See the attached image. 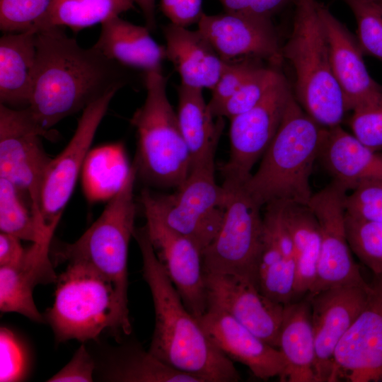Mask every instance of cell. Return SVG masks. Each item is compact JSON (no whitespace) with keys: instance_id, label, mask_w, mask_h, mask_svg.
<instances>
[{"instance_id":"6da1fadb","label":"cell","mask_w":382,"mask_h":382,"mask_svg":"<svg viewBox=\"0 0 382 382\" xmlns=\"http://www.w3.org/2000/svg\"><path fill=\"white\" fill-rule=\"evenodd\" d=\"M62 28L35 33L36 66L27 108L47 130L128 82L124 66L93 47H81Z\"/></svg>"},{"instance_id":"7a4b0ae2","label":"cell","mask_w":382,"mask_h":382,"mask_svg":"<svg viewBox=\"0 0 382 382\" xmlns=\"http://www.w3.org/2000/svg\"><path fill=\"white\" fill-rule=\"evenodd\" d=\"M133 236L141 251L143 276L154 307L155 326L149 352L202 382L238 381L241 376L232 361L185 307L155 253L146 226L135 228Z\"/></svg>"},{"instance_id":"3957f363","label":"cell","mask_w":382,"mask_h":382,"mask_svg":"<svg viewBox=\"0 0 382 382\" xmlns=\"http://www.w3.org/2000/svg\"><path fill=\"white\" fill-rule=\"evenodd\" d=\"M326 128L303 110L294 94L258 169L243 184L262 207L272 202L308 204L310 178Z\"/></svg>"},{"instance_id":"277c9868","label":"cell","mask_w":382,"mask_h":382,"mask_svg":"<svg viewBox=\"0 0 382 382\" xmlns=\"http://www.w3.org/2000/svg\"><path fill=\"white\" fill-rule=\"evenodd\" d=\"M292 30L282 56L295 74L294 94L303 110L321 127L340 125L347 112L334 75L325 31L316 0H296Z\"/></svg>"},{"instance_id":"5b68a950","label":"cell","mask_w":382,"mask_h":382,"mask_svg":"<svg viewBox=\"0 0 382 382\" xmlns=\"http://www.w3.org/2000/svg\"><path fill=\"white\" fill-rule=\"evenodd\" d=\"M57 283L53 305L45 316L57 341L94 340L107 328L131 332L128 308L113 284L93 267L68 262Z\"/></svg>"},{"instance_id":"8992f818","label":"cell","mask_w":382,"mask_h":382,"mask_svg":"<svg viewBox=\"0 0 382 382\" xmlns=\"http://www.w3.org/2000/svg\"><path fill=\"white\" fill-rule=\"evenodd\" d=\"M166 84L162 71L145 73L146 97L130 120L138 136L134 163L137 175L147 183L177 189L190 173L192 156L168 100Z\"/></svg>"},{"instance_id":"52a82bcc","label":"cell","mask_w":382,"mask_h":382,"mask_svg":"<svg viewBox=\"0 0 382 382\" xmlns=\"http://www.w3.org/2000/svg\"><path fill=\"white\" fill-rule=\"evenodd\" d=\"M137 176V168L133 163L121 187L109 199L99 218L76 241L63 244L55 252L58 262H83L105 276L113 284L127 308V258L135 229L133 191Z\"/></svg>"},{"instance_id":"ba28073f","label":"cell","mask_w":382,"mask_h":382,"mask_svg":"<svg viewBox=\"0 0 382 382\" xmlns=\"http://www.w3.org/2000/svg\"><path fill=\"white\" fill-rule=\"evenodd\" d=\"M218 143L192 163L183 183L170 195L141 192L171 228L192 240L203 252L219 233L228 198L217 185L214 158Z\"/></svg>"},{"instance_id":"9c48e42d","label":"cell","mask_w":382,"mask_h":382,"mask_svg":"<svg viewBox=\"0 0 382 382\" xmlns=\"http://www.w3.org/2000/svg\"><path fill=\"white\" fill-rule=\"evenodd\" d=\"M243 184L222 185L228 192L224 220L216 236L202 252V266L204 273L236 275L258 287L263 215L262 207Z\"/></svg>"},{"instance_id":"30bf717a","label":"cell","mask_w":382,"mask_h":382,"mask_svg":"<svg viewBox=\"0 0 382 382\" xmlns=\"http://www.w3.org/2000/svg\"><path fill=\"white\" fill-rule=\"evenodd\" d=\"M56 135L42 128L28 108L13 109L0 104V178L13 183L27 197L43 227L40 192L52 158L47 154L41 137L54 139Z\"/></svg>"},{"instance_id":"8fae6325","label":"cell","mask_w":382,"mask_h":382,"mask_svg":"<svg viewBox=\"0 0 382 382\" xmlns=\"http://www.w3.org/2000/svg\"><path fill=\"white\" fill-rule=\"evenodd\" d=\"M293 95L281 72L262 99L250 110L231 119L230 154L221 168L223 184H243L277 134Z\"/></svg>"},{"instance_id":"7c38bea8","label":"cell","mask_w":382,"mask_h":382,"mask_svg":"<svg viewBox=\"0 0 382 382\" xmlns=\"http://www.w3.org/2000/svg\"><path fill=\"white\" fill-rule=\"evenodd\" d=\"M347 195L343 187L331 182L313 194L308 204L318 219L321 234L317 276L308 295L337 286L369 284L352 257L347 238Z\"/></svg>"},{"instance_id":"4fadbf2b","label":"cell","mask_w":382,"mask_h":382,"mask_svg":"<svg viewBox=\"0 0 382 382\" xmlns=\"http://www.w3.org/2000/svg\"><path fill=\"white\" fill-rule=\"evenodd\" d=\"M112 91L86 106L66 147L50 161L42 183L40 213L45 229L54 234L82 171L97 129L117 93Z\"/></svg>"},{"instance_id":"5bb4252c","label":"cell","mask_w":382,"mask_h":382,"mask_svg":"<svg viewBox=\"0 0 382 382\" xmlns=\"http://www.w3.org/2000/svg\"><path fill=\"white\" fill-rule=\"evenodd\" d=\"M146 227L155 253L187 309L197 319L207 310L202 252L190 238L171 228L140 195Z\"/></svg>"},{"instance_id":"9a60e30c","label":"cell","mask_w":382,"mask_h":382,"mask_svg":"<svg viewBox=\"0 0 382 382\" xmlns=\"http://www.w3.org/2000/svg\"><path fill=\"white\" fill-rule=\"evenodd\" d=\"M197 24L226 63L254 59L279 67L284 61L282 45L270 18L224 11L204 13Z\"/></svg>"},{"instance_id":"2e32d148","label":"cell","mask_w":382,"mask_h":382,"mask_svg":"<svg viewBox=\"0 0 382 382\" xmlns=\"http://www.w3.org/2000/svg\"><path fill=\"white\" fill-rule=\"evenodd\" d=\"M382 379V275L369 283L366 303L334 353L333 381Z\"/></svg>"},{"instance_id":"e0dca14e","label":"cell","mask_w":382,"mask_h":382,"mask_svg":"<svg viewBox=\"0 0 382 382\" xmlns=\"http://www.w3.org/2000/svg\"><path fill=\"white\" fill-rule=\"evenodd\" d=\"M367 286L342 285L308 295L315 342L316 382L333 381L337 344L363 309Z\"/></svg>"},{"instance_id":"ac0fdd59","label":"cell","mask_w":382,"mask_h":382,"mask_svg":"<svg viewBox=\"0 0 382 382\" xmlns=\"http://www.w3.org/2000/svg\"><path fill=\"white\" fill-rule=\"evenodd\" d=\"M204 283L207 308L228 313L263 341L278 348L284 305L236 275L207 272Z\"/></svg>"},{"instance_id":"d6986e66","label":"cell","mask_w":382,"mask_h":382,"mask_svg":"<svg viewBox=\"0 0 382 382\" xmlns=\"http://www.w3.org/2000/svg\"><path fill=\"white\" fill-rule=\"evenodd\" d=\"M198 320L212 342L231 361L245 365L257 378L285 381L286 364L281 351L263 341L228 313L207 308Z\"/></svg>"},{"instance_id":"ffe728a7","label":"cell","mask_w":382,"mask_h":382,"mask_svg":"<svg viewBox=\"0 0 382 382\" xmlns=\"http://www.w3.org/2000/svg\"><path fill=\"white\" fill-rule=\"evenodd\" d=\"M318 15L327 36L330 62L348 111L374 98L381 90L369 74L357 39L329 9L317 1Z\"/></svg>"},{"instance_id":"44dd1931","label":"cell","mask_w":382,"mask_h":382,"mask_svg":"<svg viewBox=\"0 0 382 382\" xmlns=\"http://www.w3.org/2000/svg\"><path fill=\"white\" fill-rule=\"evenodd\" d=\"M318 160L347 192L382 186V156L340 125L325 129Z\"/></svg>"},{"instance_id":"7402d4cb","label":"cell","mask_w":382,"mask_h":382,"mask_svg":"<svg viewBox=\"0 0 382 382\" xmlns=\"http://www.w3.org/2000/svg\"><path fill=\"white\" fill-rule=\"evenodd\" d=\"M50 241L33 243L16 265L0 267V310L20 313L42 323L43 316L33 301V291L38 284L57 282L49 257Z\"/></svg>"},{"instance_id":"603a6c76","label":"cell","mask_w":382,"mask_h":382,"mask_svg":"<svg viewBox=\"0 0 382 382\" xmlns=\"http://www.w3.org/2000/svg\"><path fill=\"white\" fill-rule=\"evenodd\" d=\"M166 54L181 78V84L213 90L224 72V62L209 41L197 29L170 23L163 26Z\"/></svg>"},{"instance_id":"cb8c5ba5","label":"cell","mask_w":382,"mask_h":382,"mask_svg":"<svg viewBox=\"0 0 382 382\" xmlns=\"http://www.w3.org/2000/svg\"><path fill=\"white\" fill-rule=\"evenodd\" d=\"M146 26L126 21L120 16L101 23L99 37L93 46L107 58L124 66L148 71H162L166 48L151 36Z\"/></svg>"},{"instance_id":"d4e9b609","label":"cell","mask_w":382,"mask_h":382,"mask_svg":"<svg viewBox=\"0 0 382 382\" xmlns=\"http://www.w3.org/2000/svg\"><path fill=\"white\" fill-rule=\"evenodd\" d=\"M37 59L35 33H4L0 38V104L29 107Z\"/></svg>"},{"instance_id":"484cf974","label":"cell","mask_w":382,"mask_h":382,"mask_svg":"<svg viewBox=\"0 0 382 382\" xmlns=\"http://www.w3.org/2000/svg\"><path fill=\"white\" fill-rule=\"evenodd\" d=\"M278 349L286 364L285 381L316 382L315 342L307 298L284 306Z\"/></svg>"},{"instance_id":"4316f807","label":"cell","mask_w":382,"mask_h":382,"mask_svg":"<svg viewBox=\"0 0 382 382\" xmlns=\"http://www.w3.org/2000/svg\"><path fill=\"white\" fill-rule=\"evenodd\" d=\"M281 203L282 216L294 246L295 299L307 294L316 281L321 245L320 229L316 215L308 204Z\"/></svg>"},{"instance_id":"83f0119b","label":"cell","mask_w":382,"mask_h":382,"mask_svg":"<svg viewBox=\"0 0 382 382\" xmlns=\"http://www.w3.org/2000/svg\"><path fill=\"white\" fill-rule=\"evenodd\" d=\"M177 116L190 151L192 164L214 144L219 143L224 127V117H216L206 103L202 89L180 84L178 88Z\"/></svg>"},{"instance_id":"f1b7e54d","label":"cell","mask_w":382,"mask_h":382,"mask_svg":"<svg viewBox=\"0 0 382 382\" xmlns=\"http://www.w3.org/2000/svg\"><path fill=\"white\" fill-rule=\"evenodd\" d=\"M121 150L118 144H109L88 153L83 166V185L90 200L110 199L121 187L129 168Z\"/></svg>"},{"instance_id":"f546056e","label":"cell","mask_w":382,"mask_h":382,"mask_svg":"<svg viewBox=\"0 0 382 382\" xmlns=\"http://www.w3.org/2000/svg\"><path fill=\"white\" fill-rule=\"evenodd\" d=\"M257 277L260 291L272 301L286 305L294 300L295 260L284 255L265 228Z\"/></svg>"},{"instance_id":"4dcf8cb0","label":"cell","mask_w":382,"mask_h":382,"mask_svg":"<svg viewBox=\"0 0 382 382\" xmlns=\"http://www.w3.org/2000/svg\"><path fill=\"white\" fill-rule=\"evenodd\" d=\"M120 358L111 374V378L127 382H202L192 374L165 364L143 350L131 345L122 349Z\"/></svg>"},{"instance_id":"1f68e13d","label":"cell","mask_w":382,"mask_h":382,"mask_svg":"<svg viewBox=\"0 0 382 382\" xmlns=\"http://www.w3.org/2000/svg\"><path fill=\"white\" fill-rule=\"evenodd\" d=\"M134 0H54L49 27H68L74 33L102 23L134 8Z\"/></svg>"},{"instance_id":"d6a6232c","label":"cell","mask_w":382,"mask_h":382,"mask_svg":"<svg viewBox=\"0 0 382 382\" xmlns=\"http://www.w3.org/2000/svg\"><path fill=\"white\" fill-rule=\"evenodd\" d=\"M22 192L8 180L0 178V230L33 243L52 241L48 233L25 205Z\"/></svg>"},{"instance_id":"836d02e7","label":"cell","mask_w":382,"mask_h":382,"mask_svg":"<svg viewBox=\"0 0 382 382\" xmlns=\"http://www.w3.org/2000/svg\"><path fill=\"white\" fill-rule=\"evenodd\" d=\"M54 0H0L4 33H34L48 28Z\"/></svg>"},{"instance_id":"e575fe53","label":"cell","mask_w":382,"mask_h":382,"mask_svg":"<svg viewBox=\"0 0 382 382\" xmlns=\"http://www.w3.org/2000/svg\"><path fill=\"white\" fill-rule=\"evenodd\" d=\"M345 226L352 253L374 275H382V222L357 219L346 214Z\"/></svg>"},{"instance_id":"d590c367","label":"cell","mask_w":382,"mask_h":382,"mask_svg":"<svg viewBox=\"0 0 382 382\" xmlns=\"http://www.w3.org/2000/svg\"><path fill=\"white\" fill-rule=\"evenodd\" d=\"M280 73L278 66H260L233 96L215 111L214 117H227L230 120L250 110L262 99Z\"/></svg>"},{"instance_id":"8d00e7d4","label":"cell","mask_w":382,"mask_h":382,"mask_svg":"<svg viewBox=\"0 0 382 382\" xmlns=\"http://www.w3.org/2000/svg\"><path fill=\"white\" fill-rule=\"evenodd\" d=\"M357 24L358 44L364 54L382 62V11L374 0H341Z\"/></svg>"},{"instance_id":"74e56055","label":"cell","mask_w":382,"mask_h":382,"mask_svg":"<svg viewBox=\"0 0 382 382\" xmlns=\"http://www.w3.org/2000/svg\"><path fill=\"white\" fill-rule=\"evenodd\" d=\"M349 125L352 134L364 144L376 151L382 149V90L352 111Z\"/></svg>"},{"instance_id":"f35d334b","label":"cell","mask_w":382,"mask_h":382,"mask_svg":"<svg viewBox=\"0 0 382 382\" xmlns=\"http://www.w3.org/2000/svg\"><path fill=\"white\" fill-rule=\"evenodd\" d=\"M29 369L27 349L10 329H0V381L13 382L24 379Z\"/></svg>"},{"instance_id":"ab89813d","label":"cell","mask_w":382,"mask_h":382,"mask_svg":"<svg viewBox=\"0 0 382 382\" xmlns=\"http://www.w3.org/2000/svg\"><path fill=\"white\" fill-rule=\"evenodd\" d=\"M263 62L259 60L246 59L226 63V68L212 90L209 108L214 115L227 100L233 96L243 83L260 66Z\"/></svg>"},{"instance_id":"60d3db41","label":"cell","mask_w":382,"mask_h":382,"mask_svg":"<svg viewBox=\"0 0 382 382\" xmlns=\"http://www.w3.org/2000/svg\"><path fill=\"white\" fill-rule=\"evenodd\" d=\"M346 214L353 218L382 222V186L357 188L347 195Z\"/></svg>"},{"instance_id":"b9f144b4","label":"cell","mask_w":382,"mask_h":382,"mask_svg":"<svg viewBox=\"0 0 382 382\" xmlns=\"http://www.w3.org/2000/svg\"><path fill=\"white\" fill-rule=\"evenodd\" d=\"M224 11L272 19L296 0H218Z\"/></svg>"},{"instance_id":"7bdbcfd3","label":"cell","mask_w":382,"mask_h":382,"mask_svg":"<svg viewBox=\"0 0 382 382\" xmlns=\"http://www.w3.org/2000/svg\"><path fill=\"white\" fill-rule=\"evenodd\" d=\"M95 364L93 358L82 345L75 352L71 361L55 375L50 378L49 382L93 381Z\"/></svg>"},{"instance_id":"ee69618b","label":"cell","mask_w":382,"mask_h":382,"mask_svg":"<svg viewBox=\"0 0 382 382\" xmlns=\"http://www.w3.org/2000/svg\"><path fill=\"white\" fill-rule=\"evenodd\" d=\"M160 5L171 23L183 27L198 23L204 13L202 0H160Z\"/></svg>"},{"instance_id":"f6af8a7d","label":"cell","mask_w":382,"mask_h":382,"mask_svg":"<svg viewBox=\"0 0 382 382\" xmlns=\"http://www.w3.org/2000/svg\"><path fill=\"white\" fill-rule=\"evenodd\" d=\"M21 239L9 233H0V267L17 265L23 258L25 250Z\"/></svg>"},{"instance_id":"bcb514c9","label":"cell","mask_w":382,"mask_h":382,"mask_svg":"<svg viewBox=\"0 0 382 382\" xmlns=\"http://www.w3.org/2000/svg\"><path fill=\"white\" fill-rule=\"evenodd\" d=\"M141 10L146 26L150 31L154 30L156 27V0H134Z\"/></svg>"},{"instance_id":"7dc6e473","label":"cell","mask_w":382,"mask_h":382,"mask_svg":"<svg viewBox=\"0 0 382 382\" xmlns=\"http://www.w3.org/2000/svg\"><path fill=\"white\" fill-rule=\"evenodd\" d=\"M377 5L378 6L379 8L381 9V11H382V3H376Z\"/></svg>"},{"instance_id":"c3c4849f","label":"cell","mask_w":382,"mask_h":382,"mask_svg":"<svg viewBox=\"0 0 382 382\" xmlns=\"http://www.w3.org/2000/svg\"><path fill=\"white\" fill-rule=\"evenodd\" d=\"M376 3H382V0H374Z\"/></svg>"}]
</instances>
